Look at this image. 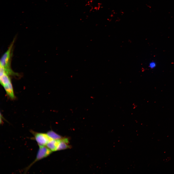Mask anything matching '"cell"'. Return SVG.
Wrapping results in <instances>:
<instances>
[{
    "label": "cell",
    "instance_id": "1",
    "mask_svg": "<svg viewBox=\"0 0 174 174\" xmlns=\"http://www.w3.org/2000/svg\"><path fill=\"white\" fill-rule=\"evenodd\" d=\"M14 42V40L8 50L1 57L0 61V67L2 68L5 72L9 75L18 76V74L14 72L10 67L12 51Z\"/></svg>",
    "mask_w": 174,
    "mask_h": 174
},
{
    "label": "cell",
    "instance_id": "2",
    "mask_svg": "<svg viewBox=\"0 0 174 174\" xmlns=\"http://www.w3.org/2000/svg\"><path fill=\"white\" fill-rule=\"evenodd\" d=\"M39 148L37 152L36 159L34 161L26 168V170L36 161L48 156L52 152L47 146H39Z\"/></svg>",
    "mask_w": 174,
    "mask_h": 174
},
{
    "label": "cell",
    "instance_id": "3",
    "mask_svg": "<svg viewBox=\"0 0 174 174\" xmlns=\"http://www.w3.org/2000/svg\"><path fill=\"white\" fill-rule=\"evenodd\" d=\"M33 133L35 139L39 146H45L50 140L52 139L48 136L46 133L35 132Z\"/></svg>",
    "mask_w": 174,
    "mask_h": 174
},
{
    "label": "cell",
    "instance_id": "4",
    "mask_svg": "<svg viewBox=\"0 0 174 174\" xmlns=\"http://www.w3.org/2000/svg\"><path fill=\"white\" fill-rule=\"evenodd\" d=\"M0 81L1 84L4 89L12 87L11 81L9 75L6 73L3 69L0 67Z\"/></svg>",
    "mask_w": 174,
    "mask_h": 174
},
{
    "label": "cell",
    "instance_id": "5",
    "mask_svg": "<svg viewBox=\"0 0 174 174\" xmlns=\"http://www.w3.org/2000/svg\"><path fill=\"white\" fill-rule=\"evenodd\" d=\"M69 141L66 138H63L59 140L57 151L64 150L70 148L71 147L68 144Z\"/></svg>",
    "mask_w": 174,
    "mask_h": 174
},
{
    "label": "cell",
    "instance_id": "6",
    "mask_svg": "<svg viewBox=\"0 0 174 174\" xmlns=\"http://www.w3.org/2000/svg\"><path fill=\"white\" fill-rule=\"evenodd\" d=\"M58 141L59 140L52 139L48 143L46 146L52 151H57Z\"/></svg>",
    "mask_w": 174,
    "mask_h": 174
},
{
    "label": "cell",
    "instance_id": "7",
    "mask_svg": "<svg viewBox=\"0 0 174 174\" xmlns=\"http://www.w3.org/2000/svg\"><path fill=\"white\" fill-rule=\"evenodd\" d=\"M47 134L48 136L52 139L57 140L63 138L54 131L51 130L47 132Z\"/></svg>",
    "mask_w": 174,
    "mask_h": 174
},
{
    "label": "cell",
    "instance_id": "8",
    "mask_svg": "<svg viewBox=\"0 0 174 174\" xmlns=\"http://www.w3.org/2000/svg\"><path fill=\"white\" fill-rule=\"evenodd\" d=\"M150 65L151 67H153L155 66V64L153 62Z\"/></svg>",
    "mask_w": 174,
    "mask_h": 174
}]
</instances>
